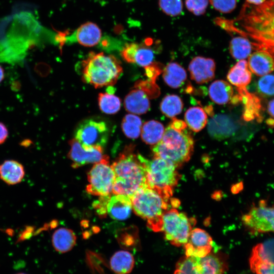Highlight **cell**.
<instances>
[{"label":"cell","instance_id":"1","mask_svg":"<svg viewBox=\"0 0 274 274\" xmlns=\"http://www.w3.org/2000/svg\"><path fill=\"white\" fill-rule=\"evenodd\" d=\"M145 159L134 153L133 145L125 147L111 167L115 179L112 192L131 197L139 189L148 187Z\"/></svg>","mask_w":274,"mask_h":274},{"label":"cell","instance_id":"2","mask_svg":"<svg viewBox=\"0 0 274 274\" xmlns=\"http://www.w3.org/2000/svg\"><path fill=\"white\" fill-rule=\"evenodd\" d=\"M240 18L245 36L255 41L253 45L274 56V0H266L248 10L244 8Z\"/></svg>","mask_w":274,"mask_h":274},{"label":"cell","instance_id":"3","mask_svg":"<svg viewBox=\"0 0 274 274\" xmlns=\"http://www.w3.org/2000/svg\"><path fill=\"white\" fill-rule=\"evenodd\" d=\"M81 72L83 81L97 88L114 85L122 73V67L113 55L90 52L81 63Z\"/></svg>","mask_w":274,"mask_h":274},{"label":"cell","instance_id":"4","mask_svg":"<svg viewBox=\"0 0 274 274\" xmlns=\"http://www.w3.org/2000/svg\"><path fill=\"white\" fill-rule=\"evenodd\" d=\"M185 129H176L169 124L161 140L152 148L154 157L165 159L177 167L188 161L193 151L194 142Z\"/></svg>","mask_w":274,"mask_h":274},{"label":"cell","instance_id":"5","mask_svg":"<svg viewBox=\"0 0 274 274\" xmlns=\"http://www.w3.org/2000/svg\"><path fill=\"white\" fill-rule=\"evenodd\" d=\"M130 199L134 213L147 220L150 229L160 231L162 216L167 208L168 199L148 187L139 189Z\"/></svg>","mask_w":274,"mask_h":274},{"label":"cell","instance_id":"6","mask_svg":"<svg viewBox=\"0 0 274 274\" xmlns=\"http://www.w3.org/2000/svg\"><path fill=\"white\" fill-rule=\"evenodd\" d=\"M147 184L150 187L168 199L173 195L180 175L177 167L162 158L154 157L151 160L145 159Z\"/></svg>","mask_w":274,"mask_h":274},{"label":"cell","instance_id":"7","mask_svg":"<svg viewBox=\"0 0 274 274\" xmlns=\"http://www.w3.org/2000/svg\"><path fill=\"white\" fill-rule=\"evenodd\" d=\"M191 220L184 213L172 209L163 214L160 231L170 244L177 247L184 246L192 230Z\"/></svg>","mask_w":274,"mask_h":274},{"label":"cell","instance_id":"8","mask_svg":"<svg viewBox=\"0 0 274 274\" xmlns=\"http://www.w3.org/2000/svg\"><path fill=\"white\" fill-rule=\"evenodd\" d=\"M225 269L223 260L210 253L203 257H182L176 264L174 274H224Z\"/></svg>","mask_w":274,"mask_h":274},{"label":"cell","instance_id":"9","mask_svg":"<svg viewBox=\"0 0 274 274\" xmlns=\"http://www.w3.org/2000/svg\"><path fill=\"white\" fill-rule=\"evenodd\" d=\"M109 128L104 121L86 119L77 127L75 139L84 149H103L109 138Z\"/></svg>","mask_w":274,"mask_h":274},{"label":"cell","instance_id":"10","mask_svg":"<svg viewBox=\"0 0 274 274\" xmlns=\"http://www.w3.org/2000/svg\"><path fill=\"white\" fill-rule=\"evenodd\" d=\"M109 158L95 163L87 175L86 191L100 196L109 195L112 191L115 176L109 165Z\"/></svg>","mask_w":274,"mask_h":274},{"label":"cell","instance_id":"11","mask_svg":"<svg viewBox=\"0 0 274 274\" xmlns=\"http://www.w3.org/2000/svg\"><path fill=\"white\" fill-rule=\"evenodd\" d=\"M245 226L253 232H274V207L264 201L253 207L242 217Z\"/></svg>","mask_w":274,"mask_h":274},{"label":"cell","instance_id":"12","mask_svg":"<svg viewBox=\"0 0 274 274\" xmlns=\"http://www.w3.org/2000/svg\"><path fill=\"white\" fill-rule=\"evenodd\" d=\"M69 144L71 149L68 156L72 161V166L73 168H78L88 163H97L109 158L103 154V149H84L75 138L72 139Z\"/></svg>","mask_w":274,"mask_h":274},{"label":"cell","instance_id":"13","mask_svg":"<svg viewBox=\"0 0 274 274\" xmlns=\"http://www.w3.org/2000/svg\"><path fill=\"white\" fill-rule=\"evenodd\" d=\"M213 242L211 236L200 228L192 229L187 242L184 245L187 256L204 257L210 253Z\"/></svg>","mask_w":274,"mask_h":274},{"label":"cell","instance_id":"14","mask_svg":"<svg viewBox=\"0 0 274 274\" xmlns=\"http://www.w3.org/2000/svg\"><path fill=\"white\" fill-rule=\"evenodd\" d=\"M151 42L152 41L149 39L146 40L145 43L127 44L124 50L127 61L145 67L151 64L154 58V51L150 46Z\"/></svg>","mask_w":274,"mask_h":274},{"label":"cell","instance_id":"15","mask_svg":"<svg viewBox=\"0 0 274 274\" xmlns=\"http://www.w3.org/2000/svg\"><path fill=\"white\" fill-rule=\"evenodd\" d=\"M215 62L213 59L201 56L193 58L188 66L191 78L198 84L212 80L215 77Z\"/></svg>","mask_w":274,"mask_h":274},{"label":"cell","instance_id":"16","mask_svg":"<svg viewBox=\"0 0 274 274\" xmlns=\"http://www.w3.org/2000/svg\"><path fill=\"white\" fill-rule=\"evenodd\" d=\"M236 124L232 118L227 114H217L209 121L208 130L210 136L217 140L230 136L235 131Z\"/></svg>","mask_w":274,"mask_h":274},{"label":"cell","instance_id":"17","mask_svg":"<svg viewBox=\"0 0 274 274\" xmlns=\"http://www.w3.org/2000/svg\"><path fill=\"white\" fill-rule=\"evenodd\" d=\"M248 65L253 73L262 76L274 70V57L269 52L259 50L249 56Z\"/></svg>","mask_w":274,"mask_h":274},{"label":"cell","instance_id":"18","mask_svg":"<svg viewBox=\"0 0 274 274\" xmlns=\"http://www.w3.org/2000/svg\"><path fill=\"white\" fill-rule=\"evenodd\" d=\"M132 209L130 197L121 194L110 196L107 204V214L112 219L125 220L130 216Z\"/></svg>","mask_w":274,"mask_h":274},{"label":"cell","instance_id":"19","mask_svg":"<svg viewBox=\"0 0 274 274\" xmlns=\"http://www.w3.org/2000/svg\"><path fill=\"white\" fill-rule=\"evenodd\" d=\"M124 104L126 110L133 114H145L149 111L150 107L148 95L137 87L132 89L127 94Z\"/></svg>","mask_w":274,"mask_h":274},{"label":"cell","instance_id":"20","mask_svg":"<svg viewBox=\"0 0 274 274\" xmlns=\"http://www.w3.org/2000/svg\"><path fill=\"white\" fill-rule=\"evenodd\" d=\"M101 37L100 28L94 23L87 22L82 24L71 37L73 41H77L80 45L86 47L96 45Z\"/></svg>","mask_w":274,"mask_h":274},{"label":"cell","instance_id":"21","mask_svg":"<svg viewBox=\"0 0 274 274\" xmlns=\"http://www.w3.org/2000/svg\"><path fill=\"white\" fill-rule=\"evenodd\" d=\"M23 165L14 160H6L0 164V179L9 185L20 183L25 176Z\"/></svg>","mask_w":274,"mask_h":274},{"label":"cell","instance_id":"22","mask_svg":"<svg viewBox=\"0 0 274 274\" xmlns=\"http://www.w3.org/2000/svg\"><path fill=\"white\" fill-rule=\"evenodd\" d=\"M227 79L233 85L239 89H244L251 82L252 75L248 69V62L241 60L232 66L227 76Z\"/></svg>","mask_w":274,"mask_h":274},{"label":"cell","instance_id":"23","mask_svg":"<svg viewBox=\"0 0 274 274\" xmlns=\"http://www.w3.org/2000/svg\"><path fill=\"white\" fill-rule=\"evenodd\" d=\"M210 98L218 105H225L231 101L233 89L232 86L224 80H216L211 83L209 88Z\"/></svg>","mask_w":274,"mask_h":274},{"label":"cell","instance_id":"24","mask_svg":"<svg viewBox=\"0 0 274 274\" xmlns=\"http://www.w3.org/2000/svg\"><path fill=\"white\" fill-rule=\"evenodd\" d=\"M76 236L74 232L66 228H60L56 230L52 237V245L54 249L60 253L70 251L76 245Z\"/></svg>","mask_w":274,"mask_h":274},{"label":"cell","instance_id":"25","mask_svg":"<svg viewBox=\"0 0 274 274\" xmlns=\"http://www.w3.org/2000/svg\"><path fill=\"white\" fill-rule=\"evenodd\" d=\"M162 77L165 83L173 88L180 87L187 79L185 69L179 63H169L163 71Z\"/></svg>","mask_w":274,"mask_h":274},{"label":"cell","instance_id":"26","mask_svg":"<svg viewBox=\"0 0 274 274\" xmlns=\"http://www.w3.org/2000/svg\"><path fill=\"white\" fill-rule=\"evenodd\" d=\"M112 270L118 274H127L132 270L134 260L132 255L129 252L121 250L115 252L110 262Z\"/></svg>","mask_w":274,"mask_h":274},{"label":"cell","instance_id":"27","mask_svg":"<svg viewBox=\"0 0 274 274\" xmlns=\"http://www.w3.org/2000/svg\"><path fill=\"white\" fill-rule=\"evenodd\" d=\"M164 130L163 125L159 121H147L142 127L141 138L147 144L154 145L161 140Z\"/></svg>","mask_w":274,"mask_h":274},{"label":"cell","instance_id":"28","mask_svg":"<svg viewBox=\"0 0 274 274\" xmlns=\"http://www.w3.org/2000/svg\"><path fill=\"white\" fill-rule=\"evenodd\" d=\"M207 119L206 112L199 107H191L185 113L186 124L191 130L195 132H198L205 127Z\"/></svg>","mask_w":274,"mask_h":274},{"label":"cell","instance_id":"29","mask_svg":"<svg viewBox=\"0 0 274 274\" xmlns=\"http://www.w3.org/2000/svg\"><path fill=\"white\" fill-rule=\"evenodd\" d=\"M252 44L246 37H234L230 42V53L234 59L244 60L251 55L253 49Z\"/></svg>","mask_w":274,"mask_h":274},{"label":"cell","instance_id":"30","mask_svg":"<svg viewBox=\"0 0 274 274\" xmlns=\"http://www.w3.org/2000/svg\"><path fill=\"white\" fill-rule=\"evenodd\" d=\"M183 108V104L181 98L174 94L164 96L160 105L161 112L168 118H174L180 114Z\"/></svg>","mask_w":274,"mask_h":274},{"label":"cell","instance_id":"31","mask_svg":"<svg viewBox=\"0 0 274 274\" xmlns=\"http://www.w3.org/2000/svg\"><path fill=\"white\" fill-rule=\"evenodd\" d=\"M121 127L126 137L132 139H136L141 134L142 121L138 116L129 114L123 118Z\"/></svg>","mask_w":274,"mask_h":274},{"label":"cell","instance_id":"32","mask_svg":"<svg viewBox=\"0 0 274 274\" xmlns=\"http://www.w3.org/2000/svg\"><path fill=\"white\" fill-rule=\"evenodd\" d=\"M98 102L100 110L107 114H116L120 110L121 106L119 97L107 92L99 94Z\"/></svg>","mask_w":274,"mask_h":274},{"label":"cell","instance_id":"33","mask_svg":"<svg viewBox=\"0 0 274 274\" xmlns=\"http://www.w3.org/2000/svg\"><path fill=\"white\" fill-rule=\"evenodd\" d=\"M251 256L274 263V239L256 245L252 250Z\"/></svg>","mask_w":274,"mask_h":274},{"label":"cell","instance_id":"34","mask_svg":"<svg viewBox=\"0 0 274 274\" xmlns=\"http://www.w3.org/2000/svg\"><path fill=\"white\" fill-rule=\"evenodd\" d=\"M258 92L264 96L274 95V75L267 74L261 76L257 83Z\"/></svg>","mask_w":274,"mask_h":274},{"label":"cell","instance_id":"35","mask_svg":"<svg viewBox=\"0 0 274 274\" xmlns=\"http://www.w3.org/2000/svg\"><path fill=\"white\" fill-rule=\"evenodd\" d=\"M158 4L161 11L168 16H178L182 12V0H159Z\"/></svg>","mask_w":274,"mask_h":274},{"label":"cell","instance_id":"36","mask_svg":"<svg viewBox=\"0 0 274 274\" xmlns=\"http://www.w3.org/2000/svg\"><path fill=\"white\" fill-rule=\"evenodd\" d=\"M250 264L252 270L256 274H274V263L251 256Z\"/></svg>","mask_w":274,"mask_h":274},{"label":"cell","instance_id":"37","mask_svg":"<svg viewBox=\"0 0 274 274\" xmlns=\"http://www.w3.org/2000/svg\"><path fill=\"white\" fill-rule=\"evenodd\" d=\"M209 2V0H186L185 5L189 11L199 16L206 12Z\"/></svg>","mask_w":274,"mask_h":274},{"label":"cell","instance_id":"38","mask_svg":"<svg viewBox=\"0 0 274 274\" xmlns=\"http://www.w3.org/2000/svg\"><path fill=\"white\" fill-rule=\"evenodd\" d=\"M213 8L222 13L232 12L236 6V0H209Z\"/></svg>","mask_w":274,"mask_h":274},{"label":"cell","instance_id":"39","mask_svg":"<svg viewBox=\"0 0 274 274\" xmlns=\"http://www.w3.org/2000/svg\"><path fill=\"white\" fill-rule=\"evenodd\" d=\"M110 197V195L100 196L99 199L94 202L93 204L97 214L101 217H105L107 214V204Z\"/></svg>","mask_w":274,"mask_h":274},{"label":"cell","instance_id":"40","mask_svg":"<svg viewBox=\"0 0 274 274\" xmlns=\"http://www.w3.org/2000/svg\"><path fill=\"white\" fill-rule=\"evenodd\" d=\"M146 68V75L149 80L155 82V80L159 74L162 72L158 63L153 62Z\"/></svg>","mask_w":274,"mask_h":274},{"label":"cell","instance_id":"41","mask_svg":"<svg viewBox=\"0 0 274 274\" xmlns=\"http://www.w3.org/2000/svg\"><path fill=\"white\" fill-rule=\"evenodd\" d=\"M9 135L8 130L6 126L0 122V145L5 142Z\"/></svg>","mask_w":274,"mask_h":274},{"label":"cell","instance_id":"42","mask_svg":"<svg viewBox=\"0 0 274 274\" xmlns=\"http://www.w3.org/2000/svg\"><path fill=\"white\" fill-rule=\"evenodd\" d=\"M169 124L173 128L178 130H184L187 127V124L185 122L176 118H174Z\"/></svg>","mask_w":274,"mask_h":274},{"label":"cell","instance_id":"43","mask_svg":"<svg viewBox=\"0 0 274 274\" xmlns=\"http://www.w3.org/2000/svg\"><path fill=\"white\" fill-rule=\"evenodd\" d=\"M267 110L269 114L274 118V98L269 102Z\"/></svg>","mask_w":274,"mask_h":274},{"label":"cell","instance_id":"44","mask_svg":"<svg viewBox=\"0 0 274 274\" xmlns=\"http://www.w3.org/2000/svg\"><path fill=\"white\" fill-rule=\"evenodd\" d=\"M266 0H246L247 2L250 4L258 6L262 4Z\"/></svg>","mask_w":274,"mask_h":274},{"label":"cell","instance_id":"45","mask_svg":"<svg viewBox=\"0 0 274 274\" xmlns=\"http://www.w3.org/2000/svg\"><path fill=\"white\" fill-rule=\"evenodd\" d=\"M5 77V72L4 68L0 65V83L4 80Z\"/></svg>","mask_w":274,"mask_h":274},{"label":"cell","instance_id":"46","mask_svg":"<svg viewBox=\"0 0 274 274\" xmlns=\"http://www.w3.org/2000/svg\"><path fill=\"white\" fill-rule=\"evenodd\" d=\"M17 274H26V273H17Z\"/></svg>","mask_w":274,"mask_h":274}]
</instances>
